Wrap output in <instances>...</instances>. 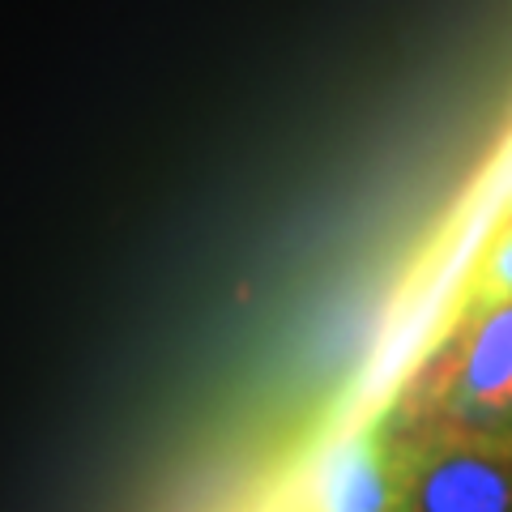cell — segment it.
Returning <instances> with one entry per match:
<instances>
[{"label":"cell","instance_id":"1","mask_svg":"<svg viewBox=\"0 0 512 512\" xmlns=\"http://www.w3.org/2000/svg\"><path fill=\"white\" fill-rule=\"evenodd\" d=\"M397 427H461L512 436V299L474 295L470 312L406 389Z\"/></svg>","mask_w":512,"mask_h":512},{"label":"cell","instance_id":"2","mask_svg":"<svg viewBox=\"0 0 512 512\" xmlns=\"http://www.w3.org/2000/svg\"><path fill=\"white\" fill-rule=\"evenodd\" d=\"M397 512H512V436L397 427Z\"/></svg>","mask_w":512,"mask_h":512},{"label":"cell","instance_id":"3","mask_svg":"<svg viewBox=\"0 0 512 512\" xmlns=\"http://www.w3.org/2000/svg\"><path fill=\"white\" fill-rule=\"evenodd\" d=\"M316 512H397V427L376 419L325 453L316 474Z\"/></svg>","mask_w":512,"mask_h":512},{"label":"cell","instance_id":"4","mask_svg":"<svg viewBox=\"0 0 512 512\" xmlns=\"http://www.w3.org/2000/svg\"><path fill=\"white\" fill-rule=\"evenodd\" d=\"M478 295H504L512 299V222L495 235V244L487 248L483 274H478Z\"/></svg>","mask_w":512,"mask_h":512},{"label":"cell","instance_id":"5","mask_svg":"<svg viewBox=\"0 0 512 512\" xmlns=\"http://www.w3.org/2000/svg\"><path fill=\"white\" fill-rule=\"evenodd\" d=\"M508 222H512V184H508Z\"/></svg>","mask_w":512,"mask_h":512}]
</instances>
